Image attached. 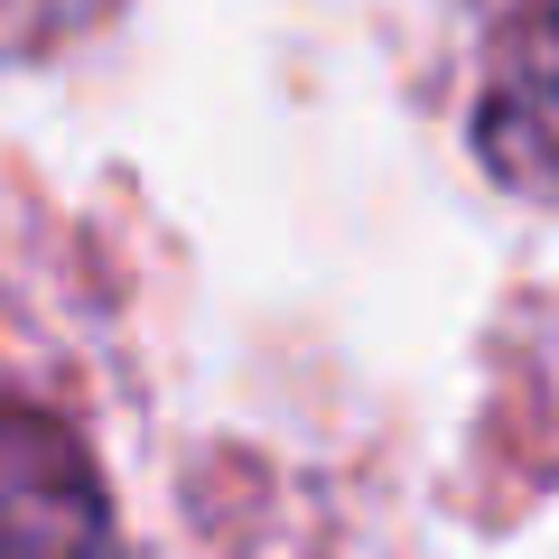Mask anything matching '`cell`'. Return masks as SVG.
<instances>
[{
	"label": "cell",
	"mask_w": 559,
	"mask_h": 559,
	"mask_svg": "<svg viewBox=\"0 0 559 559\" xmlns=\"http://www.w3.org/2000/svg\"><path fill=\"white\" fill-rule=\"evenodd\" d=\"M485 168L522 197L559 205V0H532L495 47V75H485Z\"/></svg>",
	"instance_id": "cell-2"
},
{
	"label": "cell",
	"mask_w": 559,
	"mask_h": 559,
	"mask_svg": "<svg viewBox=\"0 0 559 559\" xmlns=\"http://www.w3.org/2000/svg\"><path fill=\"white\" fill-rule=\"evenodd\" d=\"M103 0H10V28H20V47H47L66 38V28H84Z\"/></svg>",
	"instance_id": "cell-3"
},
{
	"label": "cell",
	"mask_w": 559,
	"mask_h": 559,
	"mask_svg": "<svg viewBox=\"0 0 559 559\" xmlns=\"http://www.w3.org/2000/svg\"><path fill=\"white\" fill-rule=\"evenodd\" d=\"M0 559H121L103 495L84 476L75 439L47 411H10V466H0Z\"/></svg>",
	"instance_id": "cell-1"
}]
</instances>
